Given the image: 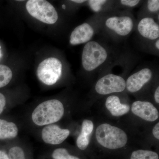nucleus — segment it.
<instances>
[{
	"instance_id": "1",
	"label": "nucleus",
	"mask_w": 159,
	"mask_h": 159,
	"mask_svg": "<svg viewBox=\"0 0 159 159\" xmlns=\"http://www.w3.org/2000/svg\"><path fill=\"white\" fill-rule=\"evenodd\" d=\"M111 52L108 47L98 41L86 43L83 49L81 61L83 68L89 73L100 70L110 62Z\"/></svg>"
},
{
	"instance_id": "2",
	"label": "nucleus",
	"mask_w": 159,
	"mask_h": 159,
	"mask_svg": "<svg viewBox=\"0 0 159 159\" xmlns=\"http://www.w3.org/2000/svg\"><path fill=\"white\" fill-rule=\"evenodd\" d=\"M64 113L62 102L57 99H51L42 102L32 112V121L39 126L48 125L57 122Z\"/></svg>"
},
{
	"instance_id": "3",
	"label": "nucleus",
	"mask_w": 159,
	"mask_h": 159,
	"mask_svg": "<svg viewBox=\"0 0 159 159\" xmlns=\"http://www.w3.org/2000/svg\"><path fill=\"white\" fill-rule=\"evenodd\" d=\"M96 137L100 145L110 149L122 148L128 141L127 134L124 131L107 123H103L97 127Z\"/></svg>"
},
{
	"instance_id": "4",
	"label": "nucleus",
	"mask_w": 159,
	"mask_h": 159,
	"mask_svg": "<svg viewBox=\"0 0 159 159\" xmlns=\"http://www.w3.org/2000/svg\"><path fill=\"white\" fill-rule=\"evenodd\" d=\"M102 23V27L107 32L120 38L127 37L135 26L133 18L125 13L107 16Z\"/></svg>"
},
{
	"instance_id": "5",
	"label": "nucleus",
	"mask_w": 159,
	"mask_h": 159,
	"mask_svg": "<svg viewBox=\"0 0 159 159\" xmlns=\"http://www.w3.org/2000/svg\"><path fill=\"white\" fill-rule=\"evenodd\" d=\"M31 16L45 24L52 25L57 21L58 14L53 6L44 0H29L26 5Z\"/></svg>"
},
{
	"instance_id": "6",
	"label": "nucleus",
	"mask_w": 159,
	"mask_h": 159,
	"mask_svg": "<svg viewBox=\"0 0 159 159\" xmlns=\"http://www.w3.org/2000/svg\"><path fill=\"white\" fill-rule=\"evenodd\" d=\"M62 71L61 61L55 57H50L40 63L37 70V77L46 85H52L60 78Z\"/></svg>"
},
{
	"instance_id": "7",
	"label": "nucleus",
	"mask_w": 159,
	"mask_h": 159,
	"mask_svg": "<svg viewBox=\"0 0 159 159\" xmlns=\"http://www.w3.org/2000/svg\"><path fill=\"white\" fill-rule=\"evenodd\" d=\"M126 89L125 80L116 74H108L102 76L97 81L95 89L101 95L122 93Z\"/></svg>"
},
{
	"instance_id": "8",
	"label": "nucleus",
	"mask_w": 159,
	"mask_h": 159,
	"mask_svg": "<svg viewBox=\"0 0 159 159\" xmlns=\"http://www.w3.org/2000/svg\"><path fill=\"white\" fill-rule=\"evenodd\" d=\"M153 70L150 67H144L130 75L125 81L128 92L135 93L141 90L152 79Z\"/></svg>"
},
{
	"instance_id": "9",
	"label": "nucleus",
	"mask_w": 159,
	"mask_h": 159,
	"mask_svg": "<svg viewBox=\"0 0 159 159\" xmlns=\"http://www.w3.org/2000/svg\"><path fill=\"white\" fill-rule=\"evenodd\" d=\"M137 31L140 37L153 43L159 39L158 22L152 16H143L137 24Z\"/></svg>"
},
{
	"instance_id": "10",
	"label": "nucleus",
	"mask_w": 159,
	"mask_h": 159,
	"mask_svg": "<svg viewBox=\"0 0 159 159\" xmlns=\"http://www.w3.org/2000/svg\"><path fill=\"white\" fill-rule=\"evenodd\" d=\"M97 28L91 23H84L73 30L70 36V43L73 46L86 43L92 40L96 34Z\"/></svg>"
},
{
	"instance_id": "11",
	"label": "nucleus",
	"mask_w": 159,
	"mask_h": 159,
	"mask_svg": "<svg viewBox=\"0 0 159 159\" xmlns=\"http://www.w3.org/2000/svg\"><path fill=\"white\" fill-rule=\"evenodd\" d=\"M131 111L134 115L148 122H154L159 118L157 109L148 101L139 100L134 102Z\"/></svg>"
},
{
	"instance_id": "12",
	"label": "nucleus",
	"mask_w": 159,
	"mask_h": 159,
	"mask_svg": "<svg viewBox=\"0 0 159 159\" xmlns=\"http://www.w3.org/2000/svg\"><path fill=\"white\" fill-rule=\"evenodd\" d=\"M70 134L68 129L60 128L56 125H48L43 129L42 138L47 144L58 145L62 143Z\"/></svg>"
},
{
	"instance_id": "13",
	"label": "nucleus",
	"mask_w": 159,
	"mask_h": 159,
	"mask_svg": "<svg viewBox=\"0 0 159 159\" xmlns=\"http://www.w3.org/2000/svg\"><path fill=\"white\" fill-rule=\"evenodd\" d=\"M105 106L114 116H123L128 113L130 110L129 106L121 103L119 97L116 95H111L107 98Z\"/></svg>"
},
{
	"instance_id": "14",
	"label": "nucleus",
	"mask_w": 159,
	"mask_h": 159,
	"mask_svg": "<svg viewBox=\"0 0 159 159\" xmlns=\"http://www.w3.org/2000/svg\"><path fill=\"white\" fill-rule=\"evenodd\" d=\"M18 133V129L15 123L0 119V140L13 139Z\"/></svg>"
},
{
	"instance_id": "15",
	"label": "nucleus",
	"mask_w": 159,
	"mask_h": 159,
	"mask_svg": "<svg viewBox=\"0 0 159 159\" xmlns=\"http://www.w3.org/2000/svg\"><path fill=\"white\" fill-rule=\"evenodd\" d=\"M12 73L9 67L0 65V88L7 85L11 81Z\"/></svg>"
},
{
	"instance_id": "16",
	"label": "nucleus",
	"mask_w": 159,
	"mask_h": 159,
	"mask_svg": "<svg viewBox=\"0 0 159 159\" xmlns=\"http://www.w3.org/2000/svg\"><path fill=\"white\" fill-rule=\"evenodd\" d=\"M130 159H159V156L151 151L138 150L132 152Z\"/></svg>"
},
{
	"instance_id": "17",
	"label": "nucleus",
	"mask_w": 159,
	"mask_h": 159,
	"mask_svg": "<svg viewBox=\"0 0 159 159\" xmlns=\"http://www.w3.org/2000/svg\"><path fill=\"white\" fill-rule=\"evenodd\" d=\"M110 2L106 0H90L87 1L86 3L92 11L97 13L104 10Z\"/></svg>"
},
{
	"instance_id": "18",
	"label": "nucleus",
	"mask_w": 159,
	"mask_h": 159,
	"mask_svg": "<svg viewBox=\"0 0 159 159\" xmlns=\"http://www.w3.org/2000/svg\"><path fill=\"white\" fill-rule=\"evenodd\" d=\"M145 11H147L149 16L155 15L159 13V0H148L146 1L145 6Z\"/></svg>"
},
{
	"instance_id": "19",
	"label": "nucleus",
	"mask_w": 159,
	"mask_h": 159,
	"mask_svg": "<svg viewBox=\"0 0 159 159\" xmlns=\"http://www.w3.org/2000/svg\"><path fill=\"white\" fill-rule=\"evenodd\" d=\"M52 157L54 159H80L77 157L70 155L64 148H58L54 150Z\"/></svg>"
},
{
	"instance_id": "20",
	"label": "nucleus",
	"mask_w": 159,
	"mask_h": 159,
	"mask_svg": "<svg viewBox=\"0 0 159 159\" xmlns=\"http://www.w3.org/2000/svg\"><path fill=\"white\" fill-rule=\"evenodd\" d=\"M8 156L10 159H25L24 151L18 146H15L10 148Z\"/></svg>"
},
{
	"instance_id": "21",
	"label": "nucleus",
	"mask_w": 159,
	"mask_h": 159,
	"mask_svg": "<svg viewBox=\"0 0 159 159\" xmlns=\"http://www.w3.org/2000/svg\"><path fill=\"white\" fill-rule=\"evenodd\" d=\"M90 136L80 133L77 138V147L81 150H85L89 144Z\"/></svg>"
},
{
	"instance_id": "22",
	"label": "nucleus",
	"mask_w": 159,
	"mask_h": 159,
	"mask_svg": "<svg viewBox=\"0 0 159 159\" xmlns=\"http://www.w3.org/2000/svg\"><path fill=\"white\" fill-rule=\"evenodd\" d=\"M94 125L91 120L85 119L84 120L82 124L81 133L90 136L93 130Z\"/></svg>"
},
{
	"instance_id": "23",
	"label": "nucleus",
	"mask_w": 159,
	"mask_h": 159,
	"mask_svg": "<svg viewBox=\"0 0 159 159\" xmlns=\"http://www.w3.org/2000/svg\"><path fill=\"white\" fill-rule=\"evenodd\" d=\"M141 2L139 0H121L118 2V3L122 7L132 8L136 7Z\"/></svg>"
},
{
	"instance_id": "24",
	"label": "nucleus",
	"mask_w": 159,
	"mask_h": 159,
	"mask_svg": "<svg viewBox=\"0 0 159 159\" xmlns=\"http://www.w3.org/2000/svg\"><path fill=\"white\" fill-rule=\"evenodd\" d=\"M6 104V98L2 94L0 93V115L2 113Z\"/></svg>"
},
{
	"instance_id": "25",
	"label": "nucleus",
	"mask_w": 159,
	"mask_h": 159,
	"mask_svg": "<svg viewBox=\"0 0 159 159\" xmlns=\"http://www.w3.org/2000/svg\"><path fill=\"white\" fill-rule=\"evenodd\" d=\"M152 134L156 139H159V123H157L152 129Z\"/></svg>"
},
{
	"instance_id": "26",
	"label": "nucleus",
	"mask_w": 159,
	"mask_h": 159,
	"mask_svg": "<svg viewBox=\"0 0 159 159\" xmlns=\"http://www.w3.org/2000/svg\"><path fill=\"white\" fill-rule=\"evenodd\" d=\"M154 97L155 100L157 103L159 104V87L158 86L157 88L156 89L154 92Z\"/></svg>"
},
{
	"instance_id": "27",
	"label": "nucleus",
	"mask_w": 159,
	"mask_h": 159,
	"mask_svg": "<svg viewBox=\"0 0 159 159\" xmlns=\"http://www.w3.org/2000/svg\"><path fill=\"white\" fill-rule=\"evenodd\" d=\"M0 159H10L8 155L3 151L0 150Z\"/></svg>"
},
{
	"instance_id": "28",
	"label": "nucleus",
	"mask_w": 159,
	"mask_h": 159,
	"mask_svg": "<svg viewBox=\"0 0 159 159\" xmlns=\"http://www.w3.org/2000/svg\"><path fill=\"white\" fill-rule=\"evenodd\" d=\"M153 48L157 52H159V39L156 40L153 43Z\"/></svg>"
},
{
	"instance_id": "29",
	"label": "nucleus",
	"mask_w": 159,
	"mask_h": 159,
	"mask_svg": "<svg viewBox=\"0 0 159 159\" xmlns=\"http://www.w3.org/2000/svg\"><path fill=\"white\" fill-rule=\"evenodd\" d=\"M87 1H84V0H72L71 2L77 3V4H82V3L86 2Z\"/></svg>"
},
{
	"instance_id": "30",
	"label": "nucleus",
	"mask_w": 159,
	"mask_h": 159,
	"mask_svg": "<svg viewBox=\"0 0 159 159\" xmlns=\"http://www.w3.org/2000/svg\"><path fill=\"white\" fill-rule=\"evenodd\" d=\"M62 7L63 9H65L66 7L65 5H62Z\"/></svg>"
},
{
	"instance_id": "31",
	"label": "nucleus",
	"mask_w": 159,
	"mask_h": 159,
	"mask_svg": "<svg viewBox=\"0 0 159 159\" xmlns=\"http://www.w3.org/2000/svg\"><path fill=\"white\" fill-rule=\"evenodd\" d=\"M1 51H0V57H1Z\"/></svg>"
}]
</instances>
